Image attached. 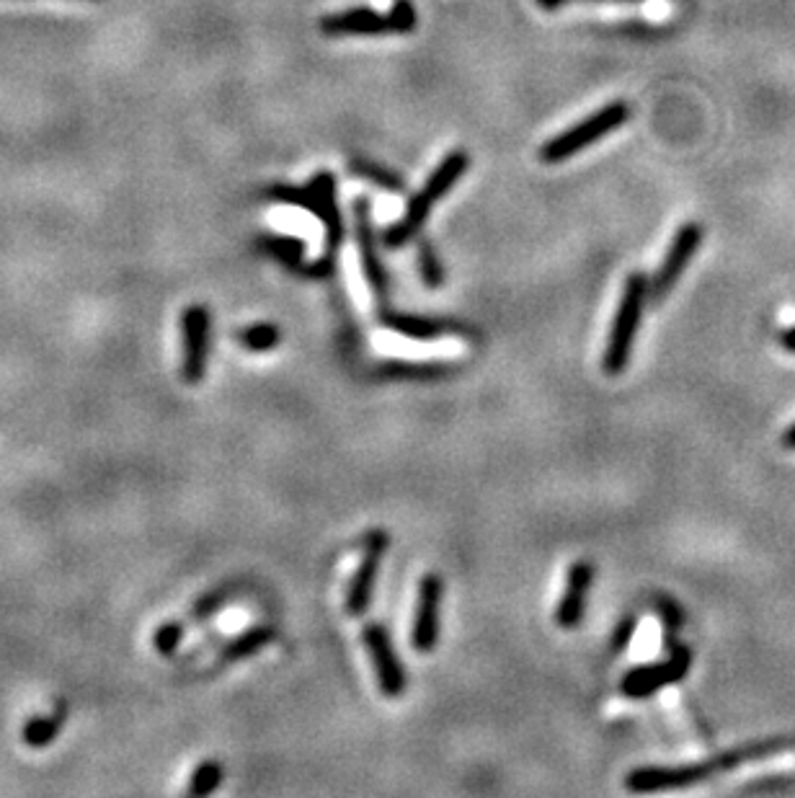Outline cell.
<instances>
[{"label":"cell","instance_id":"obj_1","mask_svg":"<svg viewBox=\"0 0 795 798\" xmlns=\"http://www.w3.org/2000/svg\"><path fill=\"white\" fill-rule=\"evenodd\" d=\"M788 747H790L788 739L775 737V739H762V742L741 744V747L728 749V752L708 757L705 762H695V765H677V768H659V765H651V768H638L625 778V786H628L630 793H656V791H674V788L697 786V783H703V780L713 778V775L739 768L744 762L767 760V757L777 755V752H783V749Z\"/></svg>","mask_w":795,"mask_h":798},{"label":"cell","instance_id":"obj_2","mask_svg":"<svg viewBox=\"0 0 795 798\" xmlns=\"http://www.w3.org/2000/svg\"><path fill=\"white\" fill-rule=\"evenodd\" d=\"M470 166V155L465 150H452L442 163L432 171V176L426 179L424 189L408 202L406 212L395 225H390L385 230V246L388 248H403L419 236V230L424 228L426 217L432 212V207L437 205L444 194L450 192L457 181L463 179V174Z\"/></svg>","mask_w":795,"mask_h":798},{"label":"cell","instance_id":"obj_3","mask_svg":"<svg viewBox=\"0 0 795 798\" xmlns=\"http://www.w3.org/2000/svg\"><path fill=\"white\" fill-rule=\"evenodd\" d=\"M648 285H651V279L641 272H633L625 279L623 297H620L617 313L612 318L610 339H607V349H604L602 357V370L610 378H617V375H623L628 370L635 336H638L643 310H646Z\"/></svg>","mask_w":795,"mask_h":798},{"label":"cell","instance_id":"obj_4","mask_svg":"<svg viewBox=\"0 0 795 798\" xmlns=\"http://www.w3.org/2000/svg\"><path fill=\"white\" fill-rule=\"evenodd\" d=\"M266 197H272L274 202H282V205L302 207V210L313 212L323 223V228H326V254L323 256L336 259L341 238H344V225H341L339 202H336V179L328 171H321L318 176H313V181L308 186H269Z\"/></svg>","mask_w":795,"mask_h":798},{"label":"cell","instance_id":"obj_5","mask_svg":"<svg viewBox=\"0 0 795 798\" xmlns=\"http://www.w3.org/2000/svg\"><path fill=\"white\" fill-rule=\"evenodd\" d=\"M416 8L411 0H393L390 11L375 8H346L321 19L326 37H383V34H408L416 29Z\"/></svg>","mask_w":795,"mask_h":798},{"label":"cell","instance_id":"obj_6","mask_svg":"<svg viewBox=\"0 0 795 798\" xmlns=\"http://www.w3.org/2000/svg\"><path fill=\"white\" fill-rule=\"evenodd\" d=\"M630 119V106L625 101H612V104L602 106L599 112H594L592 117H586L584 122L574 124L571 130L561 132V135L550 137L548 143L540 148V161L543 163H563L568 158H574L576 153H581L589 145L599 143L604 135L615 132L617 127H623Z\"/></svg>","mask_w":795,"mask_h":798},{"label":"cell","instance_id":"obj_7","mask_svg":"<svg viewBox=\"0 0 795 798\" xmlns=\"http://www.w3.org/2000/svg\"><path fill=\"white\" fill-rule=\"evenodd\" d=\"M669 651H672V654H669V659H664V662L643 664V667L630 669L628 675L623 677V682H620V690H623L625 698L633 700L648 698V695H654L656 690H661V687L679 682L687 672H690L692 651L687 649V646L679 644H669Z\"/></svg>","mask_w":795,"mask_h":798},{"label":"cell","instance_id":"obj_8","mask_svg":"<svg viewBox=\"0 0 795 798\" xmlns=\"http://www.w3.org/2000/svg\"><path fill=\"white\" fill-rule=\"evenodd\" d=\"M212 316L204 305H189L181 316V378L186 385L202 383L210 357Z\"/></svg>","mask_w":795,"mask_h":798},{"label":"cell","instance_id":"obj_9","mask_svg":"<svg viewBox=\"0 0 795 798\" xmlns=\"http://www.w3.org/2000/svg\"><path fill=\"white\" fill-rule=\"evenodd\" d=\"M390 535L385 530H370L364 538V556L357 566V574L352 576L349 592H346V613L352 618L367 613V607L372 602V589H375L377 576H380V566L383 558L388 553Z\"/></svg>","mask_w":795,"mask_h":798},{"label":"cell","instance_id":"obj_10","mask_svg":"<svg viewBox=\"0 0 795 798\" xmlns=\"http://www.w3.org/2000/svg\"><path fill=\"white\" fill-rule=\"evenodd\" d=\"M700 243H703V228L697 223H685L677 230L672 246H669L664 261H661L659 272H656V277L651 279V285H648V297H651L654 303H661V300L674 290L679 277H682L687 266H690L692 256L697 254Z\"/></svg>","mask_w":795,"mask_h":798},{"label":"cell","instance_id":"obj_11","mask_svg":"<svg viewBox=\"0 0 795 798\" xmlns=\"http://www.w3.org/2000/svg\"><path fill=\"white\" fill-rule=\"evenodd\" d=\"M442 597L444 582L442 576L429 571L421 576L419 582V600H416V615H413L411 628V644L421 654L434 651L439 641V625H442Z\"/></svg>","mask_w":795,"mask_h":798},{"label":"cell","instance_id":"obj_12","mask_svg":"<svg viewBox=\"0 0 795 798\" xmlns=\"http://www.w3.org/2000/svg\"><path fill=\"white\" fill-rule=\"evenodd\" d=\"M362 641L364 646H367V654H370L372 664H375L380 690H383L388 698H401L403 690H406V669H403V662L398 659V654H395V646L393 641H390V633L385 631V625L380 623L364 625Z\"/></svg>","mask_w":795,"mask_h":798},{"label":"cell","instance_id":"obj_13","mask_svg":"<svg viewBox=\"0 0 795 798\" xmlns=\"http://www.w3.org/2000/svg\"><path fill=\"white\" fill-rule=\"evenodd\" d=\"M354 233H357L359 259H362V272L370 282V290L377 300L388 297V272H385L380 248H377L375 228H372V207L367 197L354 199Z\"/></svg>","mask_w":795,"mask_h":798},{"label":"cell","instance_id":"obj_14","mask_svg":"<svg viewBox=\"0 0 795 798\" xmlns=\"http://www.w3.org/2000/svg\"><path fill=\"white\" fill-rule=\"evenodd\" d=\"M594 584V566L589 561H576L568 571L566 592H563L561 602L555 607V623L561 628H576L584 618L586 602H589V592Z\"/></svg>","mask_w":795,"mask_h":798},{"label":"cell","instance_id":"obj_15","mask_svg":"<svg viewBox=\"0 0 795 798\" xmlns=\"http://www.w3.org/2000/svg\"><path fill=\"white\" fill-rule=\"evenodd\" d=\"M380 323L395 334L406 336V339H419V341H429L442 336L444 331L450 326H444V321H437V318H426V316H408V313H395V310L383 308L380 310Z\"/></svg>","mask_w":795,"mask_h":798},{"label":"cell","instance_id":"obj_16","mask_svg":"<svg viewBox=\"0 0 795 798\" xmlns=\"http://www.w3.org/2000/svg\"><path fill=\"white\" fill-rule=\"evenodd\" d=\"M68 713H70V703H60V706L55 708V713H50V716H34L31 721H26L24 729H21V739H24V744H29L31 749L50 747V744L57 739V734H60L62 726H65V721H68Z\"/></svg>","mask_w":795,"mask_h":798},{"label":"cell","instance_id":"obj_17","mask_svg":"<svg viewBox=\"0 0 795 798\" xmlns=\"http://www.w3.org/2000/svg\"><path fill=\"white\" fill-rule=\"evenodd\" d=\"M259 248L264 251V254L274 256L277 261H282V264L287 266V269H292V272L305 274V269H308V261H305V243H302V238L261 236Z\"/></svg>","mask_w":795,"mask_h":798},{"label":"cell","instance_id":"obj_18","mask_svg":"<svg viewBox=\"0 0 795 798\" xmlns=\"http://www.w3.org/2000/svg\"><path fill=\"white\" fill-rule=\"evenodd\" d=\"M455 367L447 362H403V359H390L383 362L380 375L383 378H401V380H432L452 375Z\"/></svg>","mask_w":795,"mask_h":798},{"label":"cell","instance_id":"obj_19","mask_svg":"<svg viewBox=\"0 0 795 798\" xmlns=\"http://www.w3.org/2000/svg\"><path fill=\"white\" fill-rule=\"evenodd\" d=\"M277 638V631L269 628V625H256V628H248L243 631L241 636L233 638L225 651H222V662H241V659H248L256 651H261L264 646H269Z\"/></svg>","mask_w":795,"mask_h":798},{"label":"cell","instance_id":"obj_20","mask_svg":"<svg viewBox=\"0 0 795 798\" xmlns=\"http://www.w3.org/2000/svg\"><path fill=\"white\" fill-rule=\"evenodd\" d=\"M349 171H352V174H357L359 179L380 186V189H385V192H393V194L406 192V181H403L401 174H395V171L380 166V163H375L372 158H364V155H354L352 161H349Z\"/></svg>","mask_w":795,"mask_h":798},{"label":"cell","instance_id":"obj_21","mask_svg":"<svg viewBox=\"0 0 795 798\" xmlns=\"http://www.w3.org/2000/svg\"><path fill=\"white\" fill-rule=\"evenodd\" d=\"M279 339H282V331L274 323H251L238 331V344L253 354L272 352L279 347Z\"/></svg>","mask_w":795,"mask_h":798},{"label":"cell","instance_id":"obj_22","mask_svg":"<svg viewBox=\"0 0 795 798\" xmlns=\"http://www.w3.org/2000/svg\"><path fill=\"white\" fill-rule=\"evenodd\" d=\"M416 259H419V272L421 279H424V285L429 290H439L444 285V266L437 254V248H434V243L429 238H419V256Z\"/></svg>","mask_w":795,"mask_h":798},{"label":"cell","instance_id":"obj_23","mask_svg":"<svg viewBox=\"0 0 795 798\" xmlns=\"http://www.w3.org/2000/svg\"><path fill=\"white\" fill-rule=\"evenodd\" d=\"M222 783V765L217 760H207L202 762L197 770L192 773V780H189V788L186 793L194 798L210 796L212 791H217Z\"/></svg>","mask_w":795,"mask_h":798},{"label":"cell","instance_id":"obj_24","mask_svg":"<svg viewBox=\"0 0 795 798\" xmlns=\"http://www.w3.org/2000/svg\"><path fill=\"white\" fill-rule=\"evenodd\" d=\"M230 597H233V589L230 587H220V589H215V592H207L202 600H197V605H194L192 620L194 623H204V620H210L212 615H217V610H220V607L225 605Z\"/></svg>","mask_w":795,"mask_h":798},{"label":"cell","instance_id":"obj_25","mask_svg":"<svg viewBox=\"0 0 795 798\" xmlns=\"http://www.w3.org/2000/svg\"><path fill=\"white\" fill-rule=\"evenodd\" d=\"M181 638H184V625L171 620V623H163L161 628L155 631L153 644L161 656H173L176 654V649L181 646Z\"/></svg>","mask_w":795,"mask_h":798},{"label":"cell","instance_id":"obj_26","mask_svg":"<svg viewBox=\"0 0 795 798\" xmlns=\"http://www.w3.org/2000/svg\"><path fill=\"white\" fill-rule=\"evenodd\" d=\"M635 628H638V620L633 618V615H630V618H625V620H620V625H617L615 628V633H612V651H623L625 646L630 644V641H633V633H635Z\"/></svg>","mask_w":795,"mask_h":798},{"label":"cell","instance_id":"obj_27","mask_svg":"<svg viewBox=\"0 0 795 798\" xmlns=\"http://www.w3.org/2000/svg\"><path fill=\"white\" fill-rule=\"evenodd\" d=\"M571 0H537V6L545 8V11H558V8L568 6Z\"/></svg>","mask_w":795,"mask_h":798},{"label":"cell","instance_id":"obj_28","mask_svg":"<svg viewBox=\"0 0 795 798\" xmlns=\"http://www.w3.org/2000/svg\"><path fill=\"white\" fill-rule=\"evenodd\" d=\"M780 341H783V347L788 349V352L795 354V326L788 328L783 336H780Z\"/></svg>","mask_w":795,"mask_h":798},{"label":"cell","instance_id":"obj_29","mask_svg":"<svg viewBox=\"0 0 795 798\" xmlns=\"http://www.w3.org/2000/svg\"><path fill=\"white\" fill-rule=\"evenodd\" d=\"M783 445L788 447V450H795V424H793V427L785 429V434H783Z\"/></svg>","mask_w":795,"mask_h":798},{"label":"cell","instance_id":"obj_30","mask_svg":"<svg viewBox=\"0 0 795 798\" xmlns=\"http://www.w3.org/2000/svg\"><path fill=\"white\" fill-rule=\"evenodd\" d=\"M584 3H641V0H584Z\"/></svg>","mask_w":795,"mask_h":798}]
</instances>
